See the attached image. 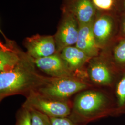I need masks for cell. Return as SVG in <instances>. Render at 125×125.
Wrapping results in <instances>:
<instances>
[{
  "instance_id": "3957f363",
  "label": "cell",
  "mask_w": 125,
  "mask_h": 125,
  "mask_svg": "<svg viewBox=\"0 0 125 125\" xmlns=\"http://www.w3.org/2000/svg\"><path fill=\"white\" fill-rule=\"evenodd\" d=\"M122 73L114 62L109 49L101 50L90 58L86 69L87 79L93 87L113 91Z\"/></svg>"
},
{
  "instance_id": "44dd1931",
  "label": "cell",
  "mask_w": 125,
  "mask_h": 125,
  "mask_svg": "<svg viewBox=\"0 0 125 125\" xmlns=\"http://www.w3.org/2000/svg\"><path fill=\"white\" fill-rule=\"evenodd\" d=\"M118 15L125 13V0H116Z\"/></svg>"
},
{
  "instance_id": "8992f818",
  "label": "cell",
  "mask_w": 125,
  "mask_h": 125,
  "mask_svg": "<svg viewBox=\"0 0 125 125\" xmlns=\"http://www.w3.org/2000/svg\"><path fill=\"white\" fill-rule=\"evenodd\" d=\"M92 27L98 48L101 51L108 49L118 38L119 15L96 12Z\"/></svg>"
},
{
  "instance_id": "30bf717a",
  "label": "cell",
  "mask_w": 125,
  "mask_h": 125,
  "mask_svg": "<svg viewBox=\"0 0 125 125\" xmlns=\"http://www.w3.org/2000/svg\"><path fill=\"white\" fill-rule=\"evenodd\" d=\"M0 31L5 42L0 43V73L12 70L20 62L25 52L14 41L8 39Z\"/></svg>"
},
{
  "instance_id": "9a60e30c",
  "label": "cell",
  "mask_w": 125,
  "mask_h": 125,
  "mask_svg": "<svg viewBox=\"0 0 125 125\" xmlns=\"http://www.w3.org/2000/svg\"><path fill=\"white\" fill-rule=\"evenodd\" d=\"M116 101L115 117L125 115V71L123 72L114 89Z\"/></svg>"
},
{
  "instance_id": "9c48e42d",
  "label": "cell",
  "mask_w": 125,
  "mask_h": 125,
  "mask_svg": "<svg viewBox=\"0 0 125 125\" xmlns=\"http://www.w3.org/2000/svg\"><path fill=\"white\" fill-rule=\"evenodd\" d=\"M34 62L37 68L50 77H77L70 68L60 53L56 52L48 57L34 59Z\"/></svg>"
},
{
  "instance_id": "6da1fadb",
  "label": "cell",
  "mask_w": 125,
  "mask_h": 125,
  "mask_svg": "<svg viewBox=\"0 0 125 125\" xmlns=\"http://www.w3.org/2000/svg\"><path fill=\"white\" fill-rule=\"evenodd\" d=\"M116 107L113 90L92 87L75 95L68 117L76 123L88 125L103 118L115 117Z\"/></svg>"
},
{
  "instance_id": "ac0fdd59",
  "label": "cell",
  "mask_w": 125,
  "mask_h": 125,
  "mask_svg": "<svg viewBox=\"0 0 125 125\" xmlns=\"http://www.w3.org/2000/svg\"><path fill=\"white\" fill-rule=\"evenodd\" d=\"M28 109L31 113L32 125H52L50 118L48 116L34 109Z\"/></svg>"
},
{
  "instance_id": "4fadbf2b",
  "label": "cell",
  "mask_w": 125,
  "mask_h": 125,
  "mask_svg": "<svg viewBox=\"0 0 125 125\" xmlns=\"http://www.w3.org/2000/svg\"><path fill=\"white\" fill-rule=\"evenodd\" d=\"M92 26L93 22L79 25L78 36L75 45L90 58L97 56L101 51L95 41Z\"/></svg>"
},
{
  "instance_id": "7a4b0ae2",
  "label": "cell",
  "mask_w": 125,
  "mask_h": 125,
  "mask_svg": "<svg viewBox=\"0 0 125 125\" xmlns=\"http://www.w3.org/2000/svg\"><path fill=\"white\" fill-rule=\"evenodd\" d=\"M34 59L25 52L20 62L9 72L0 73V101L15 95L25 97L45 84L50 76L40 74Z\"/></svg>"
},
{
  "instance_id": "2e32d148",
  "label": "cell",
  "mask_w": 125,
  "mask_h": 125,
  "mask_svg": "<svg viewBox=\"0 0 125 125\" xmlns=\"http://www.w3.org/2000/svg\"><path fill=\"white\" fill-rule=\"evenodd\" d=\"M96 12L118 15L116 0H92Z\"/></svg>"
},
{
  "instance_id": "d6986e66",
  "label": "cell",
  "mask_w": 125,
  "mask_h": 125,
  "mask_svg": "<svg viewBox=\"0 0 125 125\" xmlns=\"http://www.w3.org/2000/svg\"><path fill=\"white\" fill-rule=\"evenodd\" d=\"M52 125H88L76 123L69 117L50 118Z\"/></svg>"
},
{
  "instance_id": "277c9868",
  "label": "cell",
  "mask_w": 125,
  "mask_h": 125,
  "mask_svg": "<svg viewBox=\"0 0 125 125\" xmlns=\"http://www.w3.org/2000/svg\"><path fill=\"white\" fill-rule=\"evenodd\" d=\"M93 87L86 80L78 77L54 78L37 90L41 94L52 98L68 100L81 91Z\"/></svg>"
},
{
  "instance_id": "8fae6325",
  "label": "cell",
  "mask_w": 125,
  "mask_h": 125,
  "mask_svg": "<svg viewBox=\"0 0 125 125\" xmlns=\"http://www.w3.org/2000/svg\"><path fill=\"white\" fill-rule=\"evenodd\" d=\"M62 10L73 14L79 25L93 22L96 15L92 0H63Z\"/></svg>"
},
{
  "instance_id": "ffe728a7",
  "label": "cell",
  "mask_w": 125,
  "mask_h": 125,
  "mask_svg": "<svg viewBox=\"0 0 125 125\" xmlns=\"http://www.w3.org/2000/svg\"><path fill=\"white\" fill-rule=\"evenodd\" d=\"M118 37L125 38V13L119 15Z\"/></svg>"
},
{
  "instance_id": "5bb4252c",
  "label": "cell",
  "mask_w": 125,
  "mask_h": 125,
  "mask_svg": "<svg viewBox=\"0 0 125 125\" xmlns=\"http://www.w3.org/2000/svg\"><path fill=\"white\" fill-rule=\"evenodd\" d=\"M116 66L123 72L125 71V38L118 37L109 48Z\"/></svg>"
},
{
  "instance_id": "e0dca14e",
  "label": "cell",
  "mask_w": 125,
  "mask_h": 125,
  "mask_svg": "<svg viewBox=\"0 0 125 125\" xmlns=\"http://www.w3.org/2000/svg\"><path fill=\"white\" fill-rule=\"evenodd\" d=\"M13 125H32L30 110L21 106L15 115V122Z\"/></svg>"
},
{
  "instance_id": "5b68a950",
  "label": "cell",
  "mask_w": 125,
  "mask_h": 125,
  "mask_svg": "<svg viewBox=\"0 0 125 125\" xmlns=\"http://www.w3.org/2000/svg\"><path fill=\"white\" fill-rule=\"evenodd\" d=\"M22 105L50 118L68 117L72 111V100L52 98L34 90L26 96V101Z\"/></svg>"
},
{
  "instance_id": "ba28073f",
  "label": "cell",
  "mask_w": 125,
  "mask_h": 125,
  "mask_svg": "<svg viewBox=\"0 0 125 125\" xmlns=\"http://www.w3.org/2000/svg\"><path fill=\"white\" fill-rule=\"evenodd\" d=\"M23 45L26 52L34 59L48 57L57 52L53 35L37 34L28 37L24 40Z\"/></svg>"
},
{
  "instance_id": "52a82bcc",
  "label": "cell",
  "mask_w": 125,
  "mask_h": 125,
  "mask_svg": "<svg viewBox=\"0 0 125 125\" xmlns=\"http://www.w3.org/2000/svg\"><path fill=\"white\" fill-rule=\"evenodd\" d=\"M79 24L72 13L62 10V15L56 33L53 35L57 52L65 48L75 45L77 40Z\"/></svg>"
},
{
  "instance_id": "7c38bea8",
  "label": "cell",
  "mask_w": 125,
  "mask_h": 125,
  "mask_svg": "<svg viewBox=\"0 0 125 125\" xmlns=\"http://www.w3.org/2000/svg\"><path fill=\"white\" fill-rule=\"evenodd\" d=\"M60 53L76 76L88 81L86 69L90 58L75 45L65 48Z\"/></svg>"
}]
</instances>
